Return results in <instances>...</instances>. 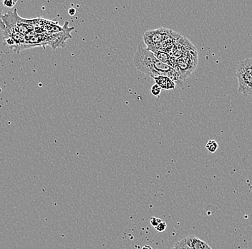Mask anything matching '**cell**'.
<instances>
[{"label":"cell","mask_w":252,"mask_h":249,"mask_svg":"<svg viewBox=\"0 0 252 249\" xmlns=\"http://www.w3.org/2000/svg\"><path fill=\"white\" fill-rule=\"evenodd\" d=\"M158 61V60L151 50L138 45L133 57L134 64L138 70L154 78L160 76V74L157 71Z\"/></svg>","instance_id":"cell-1"},{"label":"cell","mask_w":252,"mask_h":249,"mask_svg":"<svg viewBox=\"0 0 252 249\" xmlns=\"http://www.w3.org/2000/svg\"><path fill=\"white\" fill-rule=\"evenodd\" d=\"M236 75L239 92L244 96H252V57L239 63Z\"/></svg>","instance_id":"cell-2"},{"label":"cell","mask_w":252,"mask_h":249,"mask_svg":"<svg viewBox=\"0 0 252 249\" xmlns=\"http://www.w3.org/2000/svg\"><path fill=\"white\" fill-rule=\"evenodd\" d=\"M178 33L173 32L166 28L149 31L143 36V40L147 45V48L151 52L157 50V48L165 41L173 38L178 36Z\"/></svg>","instance_id":"cell-3"},{"label":"cell","mask_w":252,"mask_h":249,"mask_svg":"<svg viewBox=\"0 0 252 249\" xmlns=\"http://www.w3.org/2000/svg\"><path fill=\"white\" fill-rule=\"evenodd\" d=\"M184 241L190 249H212L206 242L196 236H188Z\"/></svg>","instance_id":"cell-4"},{"label":"cell","mask_w":252,"mask_h":249,"mask_svg":"<svg viewBox=\"0 0 252 249\" xmlns=\"http://www.w3.org/2000/svg\"><path fill=\"white\" fill-rule=\"evenodd\" d=\"M154 80H155L156 83L158 85L161 89L172 90L176 88V83L168 77L160 75V76L154 78Z\"/></svg>","instance_id":"cell-5"},{"label":"cell","mask_w":252,"mask_h":249,"mask_svg":"<svg viewBox=\"0 0 252 249\" xmlns=\"http://www.w3.org/2000/svg\"><path fill=\"white\" fill-rule=\"evenodd\" d=\"M206 148L209 152L214 153L218 149L219 144L215 140H209L206 145Z\"/></svg>","instance_id":"cell-6"},{"label":"cell","mask_w":252,"mask_h":249,"mask_svg":"<svg viewBox=\"0 0 252 249\" xmlns=\"http://www.w3.org/2000/svg\"><path fill=\"white\" fill-rule=\"evenodd\" d=\"M161 90L160 86L156 83V84H154V86L151 87V93L153 95L155 96V97H158L160 93H161Z\"/></svg>","instance_id":"cell-7"},{"label":"cell","mask_w":252,"mask_h":249,"mask_svg":"<svg viewBox=\"0 0 252 249\" xmlns=\"http://www.w3.org/2000/svg\"><path fill=\"white\" fill-rule=\"evenodd\" d=\"M4 8L3 1H0V29L2 30V31H4V29H5V25H4L2 20V11Z\"/></svg>","instance_id":"cell-8"},{"label":"cell","mask_w":252,"mask_h":249,"mask_svg":"<svg viewBox=\"0 0 252 249\" xmlns=\"http://www.w3.org/2000/svg\"><path fill=\"white\" fill-rule=\"evenodd\" d=\"M17 1H13V0H5L3 1V5L4 7H7V8H12L15 5Z\"/></svg>","instance_id":"cell-9"},{"label":"cell","mask_w":252,"mask_h":249,"mask_svg":"<svg viewBox=\"0 0 252 249\" xmlns=\"http://www.w3.org/2000/svg\"><path fill=\"white\" fill-rule=\"evenodd\" d=\"M167 228V224L165 222L162 221L161 223H159L157 227H155V229L157 230L158 232H163L165 231Z\"/></svg>","instance_id":"cell-10"},{"label":"cell","mask_w":252,"mask_h":249,"mask_svg":"<svg viewBox=\"0 0 252 249\" xmlns=\"http://www.w3.org/2000/svg\"><path fill=\"white\" fill-rule=\"evenodd\" d=\"M162 220L160 218H158V217H151V221H150V223H151V224L153 225V226L155 228V227H157L158 225L159 224V223H161Z\"/></svg>","instance_id":"cell-11"},{"label":"cell","mask_w":252,"mask_h":249,"mask_svg":"<svg viewBox=\"0 0 252 249\" xmlns=\"http://www.w3.org/2000/svg\"><path fill=\"white\" fill-rule=\"evenodd\" d=\"M76 13V9L75 8H70L68 10V14L70 15V16H73V15H75Z\"/></svg>","instance_id":"cell-12"},{"label":"cell","mask_w":252,"mask_h":249,"mask_svg":"<svg viewBox=\"0 0 252 249\" xmlns=\"http://www.w3.org/2000/svg\"><path fill=\"white\" fill-rule=\"evenodd\" d=\"M142 249H153L152 247L151 246L146 245L142 248Z\"/></svg>","instance_id":"cell-13"}]
</instances>
